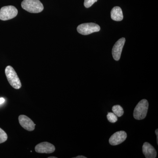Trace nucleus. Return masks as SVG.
Listing matches in <instances>:
<instances>
[{
	"label": "nucleus",
	"mask_w": 158,
	"mask_h": 158,
	"mask_svg": "<svg viewBox=\"0 0 158 158\" xmlns=\"http://www.w3.org/2000/svg\"><path fill=\"white\" fill-rule=\"evenodd\" d=\"M21 6L23 9L31 13H40L44 10L43 5L39 0H23Z\"/></svg>",
	"instance_id": "1"
},
{
	"label": "nucleus",
	"mask_w": 158,
	"mask_h": 158,
	"mask_svg": "<svg viewBox=\"0 0 158 158\" xmlns=\"http://www.w3.org/2000/svg\"><path fill=\"white\" fill-rule=\"evenodd\" d=\"M148 109V102L146 99L141 100L136 106L134 110V118L137 120L144 119L147 116Z\"/></svg>",
	"instance_id": "2"
},
{
	"label": "nucleus",
	"mask_w": 158,
	"mask_h": 158,
	"mask_svg": "<svg viewBox=\"0 0 158 158\" xmlns=\"http://www.w3.org/2000/svg\"><path fill=\"white\" fill-rule=\"evenodd\" d=\"M5 73L8 81L13 88L15 89H19L21 88V83L19 78L14 69L11 66L9 65L6 67Z\"/></svg>",
	"instance_id": "3"
},
{
	"label": "nucleus",
	"mask_w": 158,
	"mask_h": 158,
	"mask_svg": "<svg viewBox=\"0 0 158 158\" xmlns=\"http://www.w3.org/2000/svg\"><path fill=\"white\" fill-rule=\"evenodd\" d=\"M100 26L94 23H85L78 26L77 31L79 34L87 35L98 32L100 31Z\"/></svg>",
	"instance_id": "4"
},
{
	"label": "nucleus",
	"mask_w": 158,
	"mask_h": 158,
	"mask_svg": "<svg viewBox=\"0 0 158 158\" xmlns=\"http://www.w3.org/2000/svg\"><path fill=\"white\" fill-rule=\"evenodd\" d=\"M18 12L17 9L14 6H4L0 10V19L6 21L12 19L17 16Z\"/></svg>",
	"instance_id": "5"
},
{
	"label": "nucleus",
	"mask_w": 158,
	"mask_h": 158,
	"mask_svg": "<svg viewBox=\"0 0 158 158\" xmlns=\"http://www.w3.org/2000/svg\"><path fill=\"white\" fill-rule=\"evenodd\" d=\"M127 138V134L124 131H119L114 133L109 139L110 144L112 145H117L121 144Z\"/></svg>",
	"instance_id": "6"
},
{
	"label": "nucleus",
	"mask_w": 158,
	"mask_h": 158,
	"mask_svg": "<svg viewBox=\"0 0 158 158\" xmlns=\"http://www.w3.org/2000/svg\"><path fill=\"white\" fill-rule=\"evenodd\" d=\"M125 41V38L124 37L120 38L115 43L113 46L112 49V55L113 59L116 61H118L120 59Z\"/></svg>",
	"instance_id": "7"
},
{
	"label": "nucleus",
	"mask_w": 158,
	"mask_h": 158,
	"mask_svg": "<svg viewBox=\"0 0 158 158\" xmlns=\"http://www.w3.org/2000/svg\"><path fill=\"white\" fill-rule=\"evenodd\" d=\"M56 148L53 144L48 142H43L37 144L35 148L36 152L40 153H52L55 152Z\"/></svg>",
	"instance_id": "8"
},
{
	"label": "nucleus",
	"mask_w": 158,
	"mask_h": 158,
	"mask_svg": "<svg viewBox=\"0 0 158 158\" xmlns=\"http://www.w3.org/2000/svg\"><path fill=\"white\" fill-rule=\"evenodd\" d=\"M19 121L20 125L27 131H31L35 129L36 125L34 122L25 115H20L19 117Z\"/></svg>",
	"instance_id": "9"
},
{
	"label": "nucleus",
	"mask_w": 158,
	"mask_h": 158,
	"mask_svg": "<svg viewBox=\"0 0 158 158\" xmlns=\"http://www.w3.org/2000/svg\"><path fill=\"white\" fill-rule=\"evenodd\" d=\"M142 151L145 158H155L157 152L155 148L148 142H144L142 147Z\"/></svg>",
	"instance_id": "10"
},
{
	"label": "nucleus",
	"mask_w": 158,
	"mask_h": 158,
	"mask_svg": "<svg viewBox=\"0 0 158 158\" xmlns=\"http://www.w3.org/2000/svg\"><path fill=\"white\" fill-rule=\"evenodd\" d=\"M111 17L112 19L116 21H121L122 20L123 16L121 8L118 6L114 7L111 10Z\"/></svg>",
	"instance_id": "11"
},
{
	"label": "nucleus",
	"mask_w": 158,
	"mask_h": 158,
	"mask_svg": "<svg viewBox=\"0 0 158 158\" xmlns=\"http://www.w3.org/2000/svg\"><path fill=\"white\" fill-rule=\"evenodd\" d=\"M112 111L117 117H121L124 113L123 109L119 105H115L113 106L112 108Z\"/></svg>",
	"instance_id": "12"
},
{
	"label": "nucleus",
	"mask_w": 158,
	"mask_h": 158,
	"mask_svg": "<svg viewBox=\"0 0 158 158\" xmlns=\"http://www.w3.org/2000/svg\"><path fill=\"white\" fill-rule=\"evenodd\" d=\"M107 118L109 121L112 123H116L118 120V117L113 113H108Z\"/></svg>",
	"instance_id": "13"
},
{
	"label": "nucleus",
	"mask_w": 158,
	"mask_h": 158,
	"mask_svg": "<svg viewBox=\"0 0 158 158\" xmlns=\"http://www.w3.org/2000/svg\"><path fill=\"white\" fill-rule=\"evenodd\" d=\"M8 139V136L6 132L0 128V144L5 142Z\"/></svg>",
	"instance_id": "14"
},
{
	"label": "nucleus",
	"mask_w": 158,
	"mask_h": 158,
	"mask_svg": "<svg viewBox=\"0 0 158 158\" xmlns=\"http://www.w3.org/2000/svg\"><path fill=\"white\" fill-rule=\"evenodd\" d=\"M98 0H85L84 6L86 8H89L91 7L94 3L97 2Z\"/></svg>",
	"instance_id": "15"
},
{
	"label": "nucleus",
	"mask_w": 158,
	"mask_h": 158,
	"mask_svg": "<svg viewBox=\"0 0 158 158\" xmlns=\"http://www.w3.org/2000/svg\"><path fill=\"white\" fill-rule=\"evenodd\" d=\"M5 102V99L3 98H0V105L2 104L3 103Z\"/></svg>",
	"instance_id": "16"
},
{
	"label": "nucleus",
	"mask_w": 158,
	"mask_h": 158,
	"mask_svg": "<svg viewBox=\"0 0 158 158\" xmlns=\"http://www.w3.org/2000/svg\"><path fill=\"white\" fill-rule=\"evenodd\" d=\"M155 133L156 135L157 136V143L158 144V130L156 129V130Z\"/></svg>",
	"instance_id": "17"
},
{
	"label": "nucleus",
	"mask_w": 158,
	"mask_h": 158,
	"mask_svg": "<svg viewBox=\"0 0 158 158\" xmlns=\"http://www.w3.org/2000/svg\"><path fill=\"white\" fill-rule=\"evenodd\" d=\"M75 158H87L86 157L84 156H77L76 157H74Z\"/></svg>",
	"instance_id": "18"
},
{
	"label": "nucleus",
	"mask_w": 158,
	"mask_h": 158,
	"mask_svg": "<svg viewBox=\"0 0 158 158\" xmlns=\"http://www.w3.org/2000/svg\"><path fill=\"white\" fill-rule=\"evenodd\" d=\"M56 157H55V156H50L48 158H57Z\"/></svg>",
	"instance_id": "19"
}]
</instances>
